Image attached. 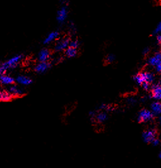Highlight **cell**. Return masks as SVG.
<instances>
[{"label": "cell", "mask_w": 161, "mask_h": 168, "mask_svg": "<svg viewBox=\"0 0 161 168\" xmlns=\"http://www.w3.org/2000/svg\"><path fill=\"white\" fill-rule=\"evenodd\" d=\"M51 58V52L47 48H43L40 51L37 55L39 62L49 61Z\"/></svg>", "instance_id": "cell-8"}, {"label": "cell", "mask_w": 161, "mask_h": 168, "mask_svg": "<svg viewBox=\"0 0 161 168\" xmlns=\"http://www.w3.org/2000/svg\"><path fill=\"white\" fill-rule=\"evenodd\" d=\"M70 39L68 37H63L59 38L55 45V51L56 52L64 51L70 46Z\"/></svg>", "instance_id": "cell-3"}, {"label": "cell", "mask_w": 161, "mask_h": 168, "mask_svg": "<svg viewBox=\"0 0 161 168\" xmlns=\"http://www.w3.org/2000/svg\"><path fill=\"white\" fill-rule=\"evenodd\" d=\"M24 57L22 54H16L6 61L0 64V75L6 74L17 68L23 60Z\"/></svg>", "instance_id": "cell-1"}, {"label": "cell", "mask_w": 161, "mask_h": 168, "mask_svg": "<svg viewBox=\"0 0 161 168\" xmlns=\"http://www.w3.org/2000/svg\"><path fill=\"white\" fill-rule=\"evenodd\" d=\"M149 63L150 64L153 66H156L158 65V64L160 63V61H159L154 57H152V58H150V60H149Z\"/></svg>", "instance_id": "cell-20"}, {"label": "cell", "mask_w": 161, "mask_h": 168, "mask_svg": "<svg viewBox=\"0 0 161 168\" xmlns=\"http://www.w3.org/2000/svg\"><path fill=\"white\" fill-rule=\"evenodd\" d=\"M80 42L78 39H75L70 40V47H72V48H76L78 49L80 47Z\"/></svg>", "instance_id": "cell-19"}, {"label": "cell", "mask_w": 161, "mask_h": 168, "mask_svg": "<svg viewBox=\"0 0 161 168\" xmlns=\"http://www.w3.org/2000/svg\"><path fill=\"white\" fill-rule=\"evenodd\" d=\"M154 118V116L152 112L146 109H142L139 113L138 121L139 123H143L152 120Z\"/></svg>", "instance_id": "cell-6"}, {"label": "cell", "mask_w": 161, "mask_h": 168, "mask_svg": "<svg viewBox=\"0 0 161 168\" xmlns=\"http://www.w3.org/2000/svg\"><path fill=\"white\" fill-rule=\"evenodd\" d=\"M115 60V57L113 54L107 55L104 58V63L107 65L112 63Z\"/></svg>", "instance_id": "cell-18"}, {"label": "cell", "mask_w": 161, "mask_h": 168, "mask_svg": "<svg viewBox=\"0 0 161 168\" xmlns=\"http://www.w3.org/2000/svg\"><path fill=\"white\" fill-rule=\"evenodd\" d=\"M157 42H158V44L161 46V34H159L157 37Z\"/></svg>", "instance_id": "cell-25"}, {"label": "cell", "mask_w": 161, "mask_h": 168, "mask_svg": "<svg viewBox=\"0 0 161 168\" xmlns=\"http://www.w3.org/2000/svg\"><path fill=\"white\" fill-rule=\"evenodd\" d=\"M152 109L155 113L160 114L161 113V103L159 101L154 103L152 104Z\"/></svg>", "instance_id": "cell-17"}, {"label": "cell", "mask_w": 161, "mask_h": 168, "mask_svg": "<svg viewBox=\"0 0 161 168\" xmlns=\"http://www.w3.org/2000/svg\"><path fill=\"white\" fill-rule=\"evenodd\" d=\"M161 32V22L159 23V24L157 25L156 29L154 31V33H159Z\"/></svg>", "instance_id": "cell-23"}, {"label": "cell", "mask_w": 161, "mask_h": 168, "mask_svg": "<svg viewBox=\"0 0 161 168\" xmlns=\"http://www.w3.org/2000/svg\"><path fill=\"white\" fill-rule=\"evenodd\" d=\"M68 15V9L66 5L62 6L58 10L56 15V20L58 23L63 24L65 22Z\"/></svg>", "instance_id": "cell-4"}, {"label": "cell", "mask_w": 161, "mask_h": 168, "mask_svg": "<svg viewBox=\"0 0 161 168\" xmlns=\"http://www.w3.org/2000/svg\"><path fill=\"white\" fill-rule=\"evenodd\" d=\"M135 79L137 82V83H139L140 85H141V86L142 85L143 83H145V82L147 83L144 71H141V72H138L136 75V76L135 77Z\"/></svg>", "instance_id": "cell-16"}, {"label": "cell", "mask_w": 161, "mask_h": 168, "mask_svg": "<svg viewBox=\"0 0 161 168\" xmlns=\"http://www.w3.org/2000/svg\"><path fill=\"white\" fill-rule=\"evenodd\" d=\"M51 66L52 65L49 61L39 62L34 66V70L37 74H43L49 70Z\"/></svg>", "instance_id": "cell-5"}, {"label": "cell", "mask_w": 161, "mask_h": 168, "mask_svg": "<svg viewBox=\"0 0 161 168\" xmlns=\"http://www.w3.org/2000/svg\"><path fill=\"white\" fill-rule=\"evenodd\" d=\"M15 83V78L5 74L0 75V83L3 86H10Z\"/></svg>", "instance_id": "cell-11"}, {"label": "cell", "mask_w": 161, "mask_h": 168, "mask_svg": "<svg viewBox=\"0 0 161 168\" xmlns=\"http://www.w3.org/2000/svg\"><path fill=\"white\" fill-rule=\"evenodd\" d=\"M143 138L147 144H152L154 141L159 138L158 131L155 128L145 130L143 132Z\"/></svg>", "instance_id": "cell-2"}, {"label": "cell", "mask_w": 161, "mask_h": 168, "mask_svg": "<svg viewBox=\"0 0 161 168\" xmlns=\"http://www.w3.org/2000/svg\"><path fill=\"white\" fill-rule=\"evenodd\" d=\"M60 36V33L58 31H54L49 33L43 40V44L48 45L55 41H56Z\"/></svg>", "instance_id": "cell-9"}, {"label": "cell", "mask_w": 161, "mask_h": 168, "mask_svg": "<svg viewBox=\"0 0 161 168\" xmlns=\"http://www.w3.org/2000/svg\"><path fill=\"white\" fill-rule=\"evenodd\" d=\"M15 82L21 86H29L32 83V80L30 77L24 75H19L15 78Z\"/></svg>", "instance_id": "cell-10"}, {"label": "cell", "mask_w": 161, "mask_h": 168, "mask_svg": "<svg viewBox=\"0 0 161 168\" xmlns=\"http://www.w3.org/2000/svg\"><path fill=\"white\" fill-rule=\"evenodd\" d=\"M160 158H161V152H160Z\"/></svg>", "instance_id": "cell-27"}, {"label": "cell", "mask_w": 161, "mask_h": 168, "mask_svg": "<svg viewBox=\"0 0 161 168\" xmlns=\"http://www.w3.org/2000/svg\"><path fill=\"white\" fill-rule=\"evenodd\" d=\"M14 97L10 92L8 90H3L0 91V102L6 103L11 101Z\"/></svg>", "instance_id": "cell-13"}, {"label": "cell", "mask_w": 161, "mask_h": 168, "mask_svg": "<svg viewBox=\"0 0 161 168\" xmlns=\"http://www.w3.org/2000/svg\"><path fill=\"white\" fill-rule=\"evenodd\" d=\"M64 54L66 58H74L78 54V49L69 46L64 51Z\"/></svg>", "instance_id": "cell-14"}, {"label": "cell", "mask_w": 161, "mask_h": 168, "mask_svg": "<svg viewBox=\"0 0 161 168\" xmlns=\"http://www.w3.org/2000/svg\"><path fill=\"white\" fill-rule=\"evenodd\" d=\"M160 1H161V0H160Z\"/></svg>", "instance_id": "cell-28"}, {"label": "cell", "mask_w": 161, "mask_h": 168, "mask_svg": "<svg viewBox=\"0 0 161 168\" xmlns=\"http://www.w3.org/2000/svg\"><path fill=\"white\" fill-rule=\"evenodd\" d=\"M8 90L12 94V95L14 97V98L23 97L26 94L25 90L23 88H22L21 86H19V85L17 86V85H15V84L9 86V88Z\"/></svg>", "instance_id": "cell-7"}, {"label": "cell", "mask_w": 161, "mask_h": 168, "mask_svg": "<svg viewBox=\"0 0 161 168\" xmlns=\"http://www.w3.org/2000/svg\"><path fill=\"white\" fill-rule=\"evenodd\" d=\"M107 119V115L105 112H97L96 113V115L93 119L98 123H104Z\"/></svg>", "instance_id": "cell-15"}, {"label": "cell", "mask_w": 161, "mask_h": 168, "mask_svg": "<svg viewBox=\"0 0 161 168\" xmlns=\"http://www.w3.org/2000/svg\"><path fill=\"white\" fill-rule=\"evenodd\" d=\"M60 2L62 4V5H66L67 2H68V0H60Z\"/></svg>", "instance_id": "cell-26"}, {"label": "cell", "mask_w": 161, "mask_h": 168, "mask_svg": "<svg viewBox=\"0 0 161 168\" xmlns=\"http://www.w3.org/2000/svg\"><path fill=\"white\" fill-rule=\"evenodd\" d=\"M157 72L160 74H161V62H160L158 65L157 66Z\"/></svg>", "instance_id": "cell-24"}, {"label": "cell", "mask_w": 161, "mask_h": 168, "mask_svg": "<svg viewBox=\"0 0 161 168\" xmlns=\"http://www.w3.org/2000/svg\"><path fill=\"white\" fill-rule=\"evenodd\" d=\"M154 57L160 62H161V51H157L154 54Z\"/></svg>", "instance_id": "cell-22"}, {"label": "cell", "mask_w": 161, "mask_h": 168, "mask_svg": "<svg viewBox=\"0 0 161 168\" xmlns=\"http://www.w3.org/2000/svg\"><path fill=\"white\" fill-rule=\"evenodd\" d=\"M69 29L72 33L75 34L76 32V27L73 22H70L69 24Z\"/></svg>", "instance_id": "cell-21"}, {"label": "cell", "mask_w": 161, "mask_h": 168, "mask_svg": "<svg viewBox=\"0 0 161 168\" xmlns=\"http://www.w3.org/2000/svg\"><path fill=\"white\" fill-rule=\"evenodd\" d=\"M151 97L154 99L161 100V82L154 85L151 88Z\"/></svg>", "instance_id": "cell-12"}]
</instances>
